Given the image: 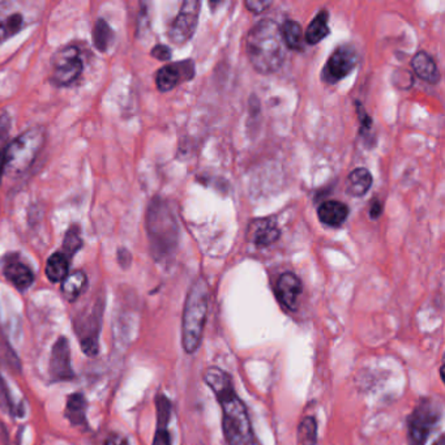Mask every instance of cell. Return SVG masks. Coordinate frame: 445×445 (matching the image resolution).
Returning <instances> with one entry per match:
<instances>
[{
    "label": "cell",
    "mask_w": 445,
    "mask_h": 445,
    "mask_svg": "<svg viewBox=\"0 0 445 445\" xmlns=\"http://www.w3.org/2000/svg\"><path fill=\"white\" fill-rule=\"evenodd\" d=\"M204 380L221 405L223 435L227 445H261L253 432L247 408L234 389L232 377L217 367H209Z\"/></svg>",
    "instance_id": "cell-1"
},
{
    "label": "cell",
    "mask_w": 445,
    "mask_h": 445,
    "mask_svg": "<svg viewBox=\"0 0 445 445\" xmlns=\"http://www.w3.org/2000/svg\"><path fill=\"white\" fill-rule=\"evenodd\" d=\"M246 51L252 67L261 75L278 71L286 59L282 30L276 21L264 18L249 30Z\"/></svg>",
    "instance_id": "cell-2"
},
{
    "label": "cell",
    "mask_w": 445,
    "mask_h": 445,
    "mask_svg": "<svg viewBox=\"0 0 445 445\" xmlns=\"http://www.w3.org/2000/svg\"><path fill=\"white\" fill-rule=\"evenodd\" d=\"M146 232L156 260H165L175 251L178 243V225L166 201L156 199L146 214Z\"/></svg>",
    "instance_id": "cell-3"
},
{
    "label": "cell",
    "mask_w": 445,
    "mask_h": 445,
    "mask_svg": "<svg viewBox=\"0 0 445 445\" xmlns=\"http://www.w3.org/2000/svg\"><path fill=\"white\" fill-rule=\"evenodd\" d=\"M208 285L200 277L188 292L183 311L182 345L188 354H194L201 344L208 313Z\"/></svg>",
    "instance_id": "cell-4"
},
{
    "label": "cell",
    "mask_w": 445,
    "mask_h": 445,
    "mask_svg": "<svg viewBox=\"0 0 445 445\" xmlns=\"http://www.w3.org/2000/svg\"><path fill=\"white\" fill-rule=\"evenodd\" d=\"M45 128L37 125L18 136L0 151V180L6 175L16 177L25 173L45 144Z\"/></svg>",
    "instance_id": "cell-5"
},
{
    "label": "cell",
    "mask_w": 445,
    "mask_h": 445,
    "mask_svg": "<svg viewBox=\"0 0 445 445\" xmlns=\"http://www.w3.org/2000/svg\"><path fill=\"white\" fill-rule=\"evenodd\" d=\"M441 418V406L437 401L423 400L411 413L408 425L409 445H426L430 434Z\"/></svg>",
    "instance_id": "cell-6"
},
{
    "label": "cell",
    "mask_w": 445,
    "mask_h": 445,
    "mask_svg": "<svg viewBox=\"0 0 445 445\" xmlns=\"http://www.w3.org/2000/svg\"><path fill=\"white\" fill-rule=\"evenodd\" d=\"M84 70L80 51L75 46H65L53 58L51 80L58 87H68L77 80Z\"/></svg>",
    "instance_id": "cell-7"
},
{
    "label": "cell",
    "mask_w": 445,
    "mask_h": 445,
    "mask_svg": "<svg viewBox=\"0 0 445 445\" xmlns=\"http://www.w3.org/2000/svg\"><path fill=\"white\" fill-rule=\"evenodd\" d=\"M201 3L199 0H187L182 4L178 16L174 18L169 29L170 41L175 45H184L196 30Z\"/></svg>",
    "instance_id": "cell-8"
},
{
    "label": "cell",
    "mask_w": 445,
    "mask_h": 445,
    "mask_svg": "<svg viewBox=\"0 0 445 445\" xmlns=\"http://www.w3.org/2000/svg\"><path fill=\"white\" fill-rule=\"evenodd\" d=\"M102 311V304H96L89 313L79 318L75 324L76 333L80 339L81 349L87 356H94L99 353V336Z\"/></svg>",
    "instance_id": "cell-9"
},
{
    "label": "cell",
    "mask_w": 445,
    "mask_h": 445,
    "mask_svg": "<svg viewBox=\"0 0 445 445\" xmlns=\"http://www.w3.org/2000/svg\"><path fill=\"white\" fill-rule=\"evenodd\" d=\"M358 54L351 46H341L330 55L327 64L322 68V80L328 84H336L345 79L356 68Z\"/></svg>",
    "instance_id": "cell-10"
},
{
    "label": "cell",
    "mask_w": 445,
    "mask_h": 445,
    "mask_svg": "<svg viewBox=\"0 0 445 445\" xmlns=\"http://www.w3.org/2000/svg\"><path fill=\"white\" fill-rule=\"evenodd\" d=\"M195 76V64L192 61L166 64L156 75V84L160 92H169L183 81Z\"/></svg>",
    "instance_id": "cell-11"
},
{
    "label": "cell",
    "mask_w": 445,
    "mask_h": 445,
    "mask_svg": "<svg viewBox=\"0 0 445 445\" xmlns=\"http://www.w3.org/2000/svg\"><path fill=\"white\" fill-rule=\"evenodd\" d=\"M49 371L54 382H68L75 377L71 365V347L65 337H61L55 342Z\"/></svg>",
    "instance_id": "cell-12"
},
{
    "label": "cell",
    "mask_w": 445,
    "mask_h": 445,
    "mask_svg": "<svg viewBox=\"0 0 445 445\" xmlns=\"http://www.w3.org/2000/svg\"><path fill=\"white\" fill-rule=\"evenodd\" d=\"M301 293L302 282L294 273L286 272L280 276L277 281V296L285 308L295 311L298 308V299Z\"/></svg>",
    "instance_id": "cell-13"
},
{
    "label": "cell",
    "mask_w": 445,
    "mask_h": 445,
    "mask_svg": "<svg viewBox=\"0 0 445 445\" xmlns=\"http://www.w3.org/2000/svg\"><path fill=\"white\" fill-rule=\"evenodd\" d=\"M4 276L7 277L9 282L16 286L18 290H25L35 281V275L32 269L15 258H11L6 261Z\"/></svg>",
    "instance_id": "cell-14"
},
{
    "label": "cell",
    "mask_w": 445,
    "mask_h": 445,
    "mask_svg": "<svg viewBox=\"0 0 445 445\" xmlns=\"http://www.w3.org/2000/svg\"><path fill=\"white\" fill-rule=\"evenodd\" d=\"M280 229L277 223L272 220H258L251 225L249 235L251 239L260 247L269 246L280 238Z\"/></svg>",
    "instance_id": "cell-15"
},
{
    "label": "cell",
    "mask_w": 445,
    "mask_h": 445,
    "mask_svg": "<svg viewBox=\"0 0 445 445\" xmlns=\"http://www.w3.org/2000/svg\"><path fill=\"white\" fill-rule=\"evenodd\" d=\"M411 67L422 80L427 81L430 84H437L440 80L437 63L430 54L425 51L415 54L411 61Z\"/></svg>",
    "instance_id": "cell-16"
},
{
    "label": "cell",
    "mask_w": 445,
    "mask_h": 445,
    "mask_svg": "<svg viewBox=\"0 0 445 445\" xmlns=\"http://www.w3.org/2000/svg\"><path fill=\"white\" fill-rule=\"evenodd\" d=\"M318 215L321 222L337 227L346 221L349 208L341 201H327L318 209Z\"/></svg>",
    "instance_id": "cell-17"
},
{
    "label": "cell",
    "mask_w": 445,
    "mask_h": 445,
    "mask_svg": "<svg viewBox=\"0 0 445 445\" xmlns=\"http://www.w3.org/2000/svg\"><path fill=\"white\" fill-rule=\"evenodd\" d=\"M372 175L365 168H359L349 174L346 179V194L353 197L365 196L372 186Z\"/></svg>",
    "instance_id": "cell-18"
},
{
    "label": "cell",
    "mask_w": 445,
    "mask_h": 445,
    "mask_svg": "<svg viewBox=\"0 0 445 445\" xmlns=\"http://www.w3.org/2000/svg\"><path fill=\"white\" fill-rule=\"evenodd\" d=\"M9 3H0V45L11 37L16 36L24 27V18L21 13H11L1 18Z\"/></svg>",
    "instance_id": "cell-19"
},
{
    "label": "cell",
    "mask_w": 445,
    "mask_h": 445,
    "mask_svg": "<svg viewBox=\"0 0 445 445\" xmlns=\"http://www.w3.org/2000/svg\"><path fill=\"white\" fill-rule=\"evenodd\" d=\"M328 12L327 11H320L316 18H313L311 24L306 30V42L308 45H316L320 41H322L325 37L330 36V30L328 27Z\"/></svg>",
    "instance_id": "cell-20"
},
{
    "label": "cell",
    "mask_w": 445,
    "mask_h": 445,
    "mask_svg": "<svg viewBox=\"0 0 445 445\" xmlns=\"http://www.w3.org/2000/svg\"><path fill=\"white\" fill-rule=\"evenodd\" d=\"M70 258L63 252H56L51 255L46 264V276L51 282H62L68 276Z\"/></svg>",
    "instance_id": "cell-21"
},
{
    "label": "cell",
    "mask_w": 445,
    "mask_h": 445,
    "mask_svg": "<svg viewBox=\"0 0 445 445\" xmlns=\"http://www.w3.org/2000/svg\"><path fill=\"white\" fill-rule=\"evenodd\" d=\"M87 276L81 270L73 272L62 281V294L70 302L76 301L87 287Z\"/></svg>",
    "instance_id": "cell-22"
},
{
    "label": "cell",
    "mask_w": 445,
    "mask_h": 445,
    "mask_svg": "<svg viewBox=\"0 0 445 445\" xmlns=\"http://www.w3.org/2000/svg\"><path fill=\"white\" fill-rule=\"evenodd\" d=\"M92 38H93L94 47L101 53H106L108 47L113 45L114 32L107 21H105L104 18H99L93 27Z\"/></svg>",
    "instance_id": "cell-23"
},
{
    "label": "cell",
    "mask_w": 445,
    "mask_h": 445,
    "mask_svg": "<svg viewBox=\"0 0 445 445\" xmlns=\"http://www.w3.org/2000/svg\"><path fill=\"white\" fill-rule=\"evenodd\" d=\"M282 37L285 41L286 47L292 50H302L303 49V32L302 27L293 20H287L282 27Z\"/></svg>",
    "instance_id": "cell-24"
},
{
    "label": "cell",
    "mask_w": 445,
    "mask_h": 445,
    "mask_svg": "<svg viewBox=\"0 0 445 445\" xmlns=\"http://www.w3.org/2000/svg\"><path fill=\"white\" fill-rule=\"evenodd\" d=\"M65 415L73 425H84L85 418V400L81 394H72L67 402Z\"/></svg>",
    "instance_id": "cell-25"
},
{
    "label": "cell",
    "mask_w": 445,
    "mask_h": 445,
    "mask_svg": "<svg viewBox=\"0 0 445 445\" xmlns=\"http://www.w3.org/2000/svg\"><path fill=\"white\" fill-rule=\"evenodd\" d=\"M318 441V423L313 417H306L298 427V443L315 445Z\"/></svg>",
    "instance_id": "cell-26"
},
{
    "label": "cell",
    "mask_w": 445,
    "mask_h": 445,
    "mask_svg": "<svg viewBox=\"0 0 445 445\" xmlns=\"http://www.w3.org/2000/svg\"><path fill=\"white\" fill-rule=\"evenodd\" d=\"M81 247H82V239H81L80 229L79 226H72L64 237L62 252L67 258H71Z\"/></svg>",
    "instance_id": "cell-27"
},
{
    "label": "cell",
    "mask_w": 445,
    "mask_h": 445,
    "mask_svg": "<svg viewBox=\"0 0 445 445\" xmlns=\"http://www.w3.org/2000/svg\"><path fill=\"white\" fill-rule=\"evenodd\" d=\"M157 405V428H168L170 417H171V403L165 396H158L156 400Z\"/></svg>",
    "instance_id": "cell-28"
},
{
    "label": "cell",
    "mask_w": 445,
    "mask_h": 445,
    "mask_svg": "<svg viewBox=\"0 0 445 445\" xmlns=\"http://www.w3.org/2000/svg\"><path fill=\"white\" fill-rule=\"evenodd\" d=\"M0 408L7 413H13V402L9 396L8 387L1 376H0Z\"/></svg>",
    "instance_id": "cell-29"
},
{
    "label": "cell",
    "mask_w": 445,
    "mask_h": 445,
    "mask_svg": "<svg viewBox=\"0 0 445 445\" xmlns=\"http://www.w3.org/2000/svg\"><path fill=\"white\" fill-rule=\"evenodd\" d=\"M270 6H272V1H265V0H249V1H246V7L252 13H261L265 9L269 8Z\"/></svg>",
    "instance_id": "cell-30"
},
{
    "label": "cell",
    "mask_w": 445,
    "mask_h": 445,
    "mask_svg": "<svg viewBox=\"0 0 445 445\" xmlns=\"http://www.w3.org/2000/svg\"><path fill=\"white\" fill-rule=\"evenodd\" d=\"M151 56L156 58V59H158L161 62H168L170 58H171V50H170L168 46H154L153 50H151Z\"/></svg>",
    "instance_id": "cell-31"
},
{
    "label": "cell",
    "mask_w": 445,
    "mask_h": 445,
    "mask_svg": "<svg viewBox=\"0 0 445 445\" xmlns=\"http://www.w3.org/2000/svg\"><path fill=\"white\" fill-rule=\"evenodd\" d=\"M153 445H171L169 431L168 428H157Z\"/></svg>",
    "instance_id": "cell-32"
},
{
    "label": "cell",
    "mask_w": 445,
    "mask_h": 445,
    "mask_svg": "<svg viewBox=\"0 0 445 445\" xmlns=\"http://www.w3.org/2000/svg\"><path fill=\"white\" fill-rule=\"evenodd\" d=\"M105 445H128L125 437H119V435H111L105 441Z\"/></svg>",
    "instance_id": "cell-33"
},
{
    "label": "cell",
    "mask_w": 445,
    "mask_h": 445,
    "mask_svg": "<svg viewBox=\"0 0 445 445\" xmlns=\"http://www.w3.org/2000/svg\"><path fill=\"white\" fill-rule=\"evenodd\" d=\"M382 212H383V206H382V204H380L379 201H375L374 204L371 205V212H370L371 218L380 217Z\"/></svg>",
    "instance_id": "cell-34"
},
{
    "label": "cell",
    "mask_w": 445,
    "mask_h": 445,
    "mask_svg": "<svg viewBox=\"0 0 445 445\" xmlns=\"http://www.w3.org/2000/svg\"><path fill=\"white\" fill-rule=\"evenodd\" d=\"M434 445H445V437L444 435H441V437L437 439V441H435V444Z\"/></svg>",
    "instance_id": "cell-35"
}]
</instances>
